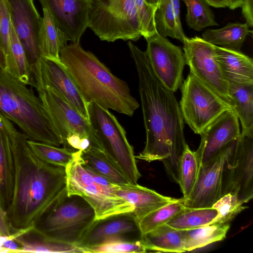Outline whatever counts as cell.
I'll list each match as a JSON object with an SVG mask.
<instances>
[{
  "instance_id": "obj_1",
  "label": "cell",
  "mask_w": 253,
  "mask_h": 253,
  "mask_svg": "<svg viewBox=\"0 0 253 253\" xmlns=\"http://www.w3.org/2000/svg\"><path fill=\"white\" fill-rule=\"evenodd\" d=\"M137 71L146 143L135 158L150 162L163 161L169 179L177 183L180 158L187 144L184 122L174 92L156 77L145 51L128 42Z\"/></svg>"
},
{
  "instance_id": "obj_2",
  "label": "cell",
  "mask_w": 253,
  "mask_h": 253,
  "mask_svg": "<svg viewBox=\"0 0 253 253\" xmlns=\"http://www.w3.org/2000/svg\"><path fill=\"white\" fill-rule=\"evenodd\" d=\"M14 165L11 202L5 214L16 233L33 226L35 221L67 190L65 168L37 157L28 138L8 119L6 121Z\"/></svg>"
},
{
  "instance_id": "obj_3",
  "label": "cell",
  "mask_w": 253,
  "mask_h": 253,
  "mask_svg": "<svg viewBox=\"0 0 253 253\" xmlns=\"http://www.w3.org/2000/svg\"><path fill=\"white\" fill-rule=\"evenodd\" d=\"M60 59L86 103L94 102L130 117L139 107L127 84L114 75L92 53L84 50L80 42L64 46Z\"/></svg>"
},
{
  "instance_id": "obj_4",
  "label": "cell",
  "mask_w": 253,
  "mask_h": 253,
  "mask_svg": "<svg viewBox=\"0 0 253 253\" xmlns=\"http://www.w3.org/2000/svg\"><path fill=\"white\" fill-rule=\"evenodd\" d=\"M0 69V112L29 140L60 147L62 142L39 96Z\"/></svg>"
},
{
  "instance_id": "obj_5",
  "label": "cell",
  "mask_w": 253,
  "mask_h": 253,
  "mask_svg": "<svg viewBox=\"0 0 253 253\" xmlns=\"http://www.w3.org/2000/svg\"><path fill=\"white\" fill-rule=\"evenodd\" d=\"M96 219L89 203L64 192L42 214L33 227L47 238L77 246Z\"/></svg>"
},
{
  "instance_id": "obj_6",
  "label": "cell",
  "mask_w": 253,
  "mask_h": 253,
  "mask_svg": "<svg viewBox=\"0 0 253 253\" xmlns=\"http://www.w3.org/2000/svg\"><path fill=\"white\" fill-rule=\"evenodd\" d=\"M82 151L77 150L73 159L65 167L68 195L83 197L93 208L96 219L125 212L133 209L118 197L114 184L84 164Z\"/></svg>"
},
{
  "instance_id": "obj_7",
  "label": "cell",
  "mask_w": 253,
  "mask_h": 253,
  "mask_svg": "<svg viewBox=\"0 0 253 253\" xmlns=\"http://www.w3.org/2000/svg\"><path fill=\"white\" fill-rule=\"evenodd\" d=\"M89 122L104 152L132 184L141 177L132 146L125 129L108 109L87 103Z\"/></svg>"
},
{
  "instance_id": "obj_8",
  "label": "cell",
  "mask_w": 253,
  "mask_h": 253,
  "mask_svg": "<svg viewBox=\"0 0 253 253\" xmlns=\"http://www.w3.org/2000/svg\"><path fill=\"white\" fill-rule=\"evenodd\" d=\"M88 28L101 41H136L142 36L133 0H89Z\"/></svg>"
},
{
  "instance_id": "obj_9",
  "label": "cell",
  "mask_w": 253,
  "mask_h": 253,
  "mask_svg": "<svg viewBox=\"0 0 253 253\" xmlns=\"http://www.w3.org/2000/svg\"><path fill=\"white\" fill-rule=\"evenodd\" d=\"M182 117L193 132L200 134L233 106L189 73L180 86Z\"/></svg>"
},
{
  "instance_id": "obj_10",
  "label": "cell",
  "mask_w": 253,
  "mask_h": 253,
  "mask_svg": "<svg viewBox=\"0 0 253 253\" xmlns=\"http://www.w3.org/2000/svg\"><path fill=\"white\" fill-rule=\"evenodd\" d=\"M36 90L60 136L63 147L70 148L67 137L71 134L77 133L82 137H87L91 147L104 151L87 119L51 87L45 86Z\"/></svg>"
},
{
  "instance_id": "obj_11",
  "label": "cell",
  "mask_w": 253,
  "mask_h": 253,
  "mask_svg": "<svg viewBox=\"0 0 253 253\" xmlns=\"http://www.w3.org/2000/svg\"><path fill=\"white\" fill-rule=\"evenodd\" d=\"M235 195L243 204L253 197V135L241 133L224 165L222 196Z\"/></svg>"
},
{
  "instance_id": "obj_12",
  "label": "cell",
  "mask_w": 253,
  "mask_h": 253,
  "mask_svg": "<svg viewBox=\"0 0 253 253\" xmlns=\"http://www.w3.org/2000/svg\"><path fill=\"white\" fill-rule=\"evenodd\" d=\"M183 43L190 73L232 105L228 84L214 57V45L198 37L188 38Z\"/></svg>"
},
{
  "instance_id": "obj_13",
  "label": "cell",
  "mask_w": 253,
  "mask_h": 253,
  "mask_svg": "<svg viewBox=\"0 0 253 253\" xmlns=\"http://www.w3.org/2000/svg\"><path fill=\"white\" fill-rule=\"evenodd\" d=\"M145 39V52L154 74L167 88L176 91L183 81L186 64L183 51L158 33Z\"/></svg>"
},
{
  "instance_id": "obj_14",
  "label": "cell",
  "mask_w": 253,
  "mask_h": 253,
  "mask_svg": "<svg viewBox=\"0 0 253 253\" xmlns=\"http://www.w3.org/2000/svg\"><path fill=\"white\" fill-rule=\"evenodd\" d=\"M31 67L32 86L36 89L51 87L89 121L87 103L60 59L42 57Z\"/></svg>"
},
{
  "instance_id": "obj_15",
  "label": "cell",
  "mask_w": 253,
  "mask_h": 253,
  "mask_svg": "<svg viewBox=\"0 0 253 253\" xmlns=\"http://www.w3.org/2000/svg\"><path fill=\"white\" fill-rule=\"evenodd\" d=\"M238 138L231 142L213 159L199 167L196 181L191 193L187 198H182L185 207L191 209L211 208L222 197L224 165Z\"/></svg>"
},
{
  "instance_id": "obj_16",
  "label": "cell",
  "mask_w": 253,
  "mask_h": 253,
  "mask_svg": "<svg viewBox=\"0 0 253 253\" xmlns=\"http://www.w3.org/2000/svg\"><path fill=\"white\" fill-rule=\"evenodd\" d=\"M11 24L20 41L31 66L42 57L39 36L42 17L34 0H5Z\"/></svg>"
},
{
  "instance_id": "obj_17",
  "label": "cell",
  "mask_w": 253,
  "mask_h": 253,
  "mask_svg": "<svg viewBox=\"0 0 253 253\" xmlns=\"http://www.w3.org/2000/svg\"><path fill=\"white\" fill-rule=\"evenodd\" d=\"M113 239L142 240V235L138 222L131 212L95 220L77 246L82 250Z\"/></svg>"
},
{
  "instance_id": "obj_18",
  "label": "cell",
  "mask_w": 253,
  "mask_h": 253,
  "mask_svg": "<svg viewBox=\"0 0 253 253\" xmlns=\"http://www.w3.org/2000/svg\"><path fill=\"white\" fill-rule=\"evenodd\" d=\"M240 134L239 119L233 108L226 111L200 134V143L195 151L200 166L215 158Z\"/></svg>"
},
{
  "instance_id": "obj_19",
  "label": "cell",
  "mask_w": 253,
  "mask_h": 253,
  "mask_svg": "<svg viewBox=\"0 0 253 253\" xmlns=\"http://www.w3.org/2000/svg\"><path fill=\"white\" fill-rule=\"evenodd\" d=\"M50 12L68 41L80 42L88 28L89 0H39Z\"/></svg>"
},
{
  "instance_id": "obj_20",
  "label": "cell",
  "mask_w": 253,
  "mask_h": 253,
  "mask_svg": "<svg viewBox=\"0 0 253 253\" xmlns=\"http://www.w3.org/2000/svg\"><path fill=\"white\" fill-rule=\"evenodd\" d=\"M115 192L133 208L131 213L137 222L151 211L177 199L162 195L137 183L116 185Z\"/></svg>"
},
{
  "instance_id": "obj_21",
  "label": "cell",
  "mask_w": 253,
  "mask_h": 253,
  "mask_svg": "<svg viewBox=\"0 0 253 253\" xmlns=\"http://www.w3.org/2000/svg\"><path fill=\"white\" fill-rule=\"evenodd\" d=\"M214 57L229 84H253V58L242 53L214 45Z\"/></svg>"
},
{
  "instance_id": "obj_22",
  "label": "cell",
  "mask_w": 253,
  "mask_h": 253,
  "mask_svg": "<svg viewBox=\"0 0 253 253\" xmlns=\"http://www.w3.org/2000/svg\"><path fill=\"white\" fill-rule=\"evenodd\" d=\"M6 118L0 112V205L5 212L13 194L14 165Z\"/></svg>"
},
{
  "instance_id": "obj_23",
  "label": "cell",
  "mask_w": 253,
  "mask_h": 253,
  "mask_svg": "<svg viewBox=\"0 0 253 253\" xmlns=\"http://www.w3.org/2000/svg\"><path fill=\"white\" fill-rule=\"evenodd\" d=\"M41 5L43 12L39 36V48L41 56L53 59H60V50L67 44L68 40L48 9L44 5Z\"/></svg>"
},
{
  "instance_id": "obj_24",
  "label": "cell",
  "mask_w": 253,
  "mask_h": 253,
  "mask_svg": "<svg viewBox=\"0 0 253 253\" xmlns=\"http://www.w3.org/2000/svg\"><path fill=\"white\" fill-rule=\"evenodd\" d=\"M13 237L21 247V253H83L78 247L49 239L33 227Z\"/></svg>"
},
{
  "instance_id": "obj_25",
  "label": "cell",
  "mask_w": 253,
  "mask_h": 253,
  "mask_svg": "<svg viewBox=\"0 0 253 253\" xmlns=\"http://www.w3.org/2000/svg\"><path fill=\"white\" fill-rule=\"evenodd\" d=\"M249 27L246 23H228L220 29L206 30L202 38L212 45L240 51L247 37L252 35Z\"/></svg>"
},
{
  "instance_id": "obj_26",
  "label": "cell",
  "mask_w": 253,
  "mask_h": 253,
  "mask_svg": "<svg viewBox=\"0 0 253 253\" xmlns=\"http://www.w3.org/2000/svg\"><path fill=\"white\" fill-rule=\"evenodd\" d=\"M231 104L239 121L242 134L253 135V84L228 85Z\"/></svg>"
},
{
  "instance_id": "obj_27",
  "label": "cell",
  "mask_w": 253,
  "mask_h": 253,
  "mask_svg": "<svg viewBox=\"0 0 253 253\" xmlns=\"http://www.w3.org/2000/svg\"><path fill=\"white\" fill-rule=\"evenodd\" d=\"M147 251L185 252L181 231L164 224L142 235Z\"/></svg>"
},
{
  "instance_id": "obj_28",
  "label": "cell",
  "mask_w": 253,
  "mask_h": 253,
  "mask_svg": "<svg viewBox=\"0 0 253 253\" xmlns=\"http://www.w3.org/2000/svg\"><path fill=\"white\" fill-rule=\"evenodd\" d=\"M229 228V223H212L195 229L180 230L184 250H195L223 240Z\"/></svg>"
},
{
  "instance_id": "obj_29",
  "label": "cell",
  "mask_w": 253,
  "mask_h": 253,
  "mask_svg": "<svg viewBox=\"0 0 253 253\" xmlns=\"http://www.w3.org/2000/svg\"><path fill=\"white\" fill-rule=\"evenodd\" d=\"M81 156L84 164L111 183L116 185L131 183L104 151L90 147L82 151Z\"/></svg>"
},
{
  "instance_id": "obj_30",
  "label": "cell",
  "mask_w": 253,
  "mask_h": 253,
  "mask_svg": "<svg viewBox=\"0 0 253 253\" xmlns=\"http://www.w3.org/2000/svg\"><path fill=\"white\" fill-rule=\"evenodd\" d=\"M10 32L11 56L7 63L6 72L26 85H32L31 65L24 47L11 24Z\"/></svg>"
},
{
  "instance_id": "obj_31",
  "label": "cell",
  "mask_w": 253,
  "mask_h": 253,
  "mask_svg": "<svg viewBox=\"0 0 253 253\" xmlns=\"http://www.w3.org/2000/svg\"><path fill=\"white\" fill-rule=\"evenodd\" d=\"M217 214V211L212 208H188L166 224L176 230H190L211 224Z\"/></svg>"
},
{
  "instance_id": "obj_32",
  "label": "cell",
  "mask_w": 253,
  "mask_h": 253,
  "mask_svg": "<svg viewBox=\"0 0 253 253\" xmlns=\"http://www.w3.org/2000/svg\"><path fill=\"white\" fill-rule=\"evenodd\" d=\"M199 167L195 152L192 151L186 144L179 161L177 182L184 199L189 196L194 186Z\"/></svg>"
},
{
  "instance_id": "obj_33",
  "label": "cell",
  "mask_w": 253,
  "mask_h": 253,
  "mask_svg": "<svg viewBox=\"0 0 253 253\" xmlns=\"http://www.w3.org/2000/svg\"><path fill=\"white\" fill-rule=\"evenodd\" d=\"M187 208L183 204L182 198H181L151 211L138 222L142 235L166 224Z\"/></svg>"
},
{
  "instance_id": "obj_34",
  "label": "cell",
  "mask_w": 253,
  "mask_h": 253,
  "mask_svg": "<svg viewBox=\"0 0 253 253\" xmlns=\"http://www.w3.org/2000/svg\"><path fill=\"white\" fill-rule=\"evenodd\" d=\"M187 7L185 21L190 28L201 31L218 24L213 13L205 0H182Z\"/></svg>"
},
{
  "instance_id": "obj_35",
  "label": "cell",
  "mask_w": 253,
  "mask_h": 253,
  "mask_svg": "<svg viewBox=\"0 0 253 253\" xmlns=\"http://www.w3.org/2000/svg\"><path fill=\"white\" fill-rule=\"evenodd\" d=\"M27 143L34 153L42 161L54 165L66 167L73 159L77 150L60 147L27 139Z\"/></svg>"
},
{
  "instance_id": "obj_36",
  "label": "cell",
  "mask_w": 253,
  "mask_h": 253,
  "mask_svg": "<svg viewBox=\"0 0 253 253\" xmlns=\"http://www.w3.org/2000/svg\"><path fill=\"white\" fill-rule=\"evenodd\" d=\"M82 251L83 253H138L147 252L142 239L137 241L110 239L98 246L83 248Z\"/></svg>"
},
{
  "instance_id": "obj_37",
  "label": "cell",
  "mask_w": 253,
  "mask_h": 253,
  "mask_svg": "<svg viewBox=\"0 0 253 253\" xmlns=\"http://www.w3.org/2000/svg\"><path fill=\"white\" fill-rule=\"evenodd\" d=\"M237 197L230 193L219 198L212 206L217 211V214L212 223H229L240 212L248 208L243 206Z\"/></svg>"
},
{
  "instance_id": "obj_38",
  "label": "cell",
  "mask_w": 253,
  "mask_h": 253,
  "mask_svg": "<svg viewBox=\"0 0 253 253\" xmlns=\"http://www.w3.org/2000/svg\"><path fill=\"white\" fill-rule=\"evenodd\" d=\"M139 21L142 36L145 39L158 33L155 23L156 7L148 4L145 0H133Z\"/></svg>"
},
{
  "instance_id": "obj_39",
  "label": "cell",
  "mask_w": 253,
  "mask_h": 253,
  "mask_svg": "<svg viewBox=\"0 0 253 253\" xmlns=\"http://www.w3.org/2000/svg\"><path fill=\"white\" fill-rule=\"evenodd\" d=\"M10 24L6 2L0 0V45L5 55L6 66L11 56Z\"/></svg>"
},
{
  "instance_id": "obj_40",
  "label": "cell",
  "mask_w": 253,
  "mask_h": 253,
  "mask_svg": "<svg viewBox=\"0 0 253 253\" xmlns=\"http://www.w3.org/2000/svg\"><path fill=\"white\" fill-rule=\"evenodd\" d=\"M16 234L7 220L5 212L0 205V237H9Z\"/></svg>"
},
{
  "instance_id": "obj_41",
  "label": "cell",
  "mask_w": 253,
  "mask_h": 253,
  "mask_svg": "<svg viewBox=\"0 0 253 253\" xmlns=\"http://www.w3.org/2000/svg\"><path fill=\"white\" fill-rule=\"evenodd\" d=\"M0 247L1 252L21 253V247L13 236L4 237L0 243Z\"/></svg>"
},
{
  "instance_id": "obj_42",
  "label": "cell",
  "mask_w": 253,
  "mask_h": 253,
  "mask_svg": "<svg viewBox=\"0 0 253 253\" xmlns=\"http://www.w3.org/2000/svg\"><path fill=\"white\" fill-rule=\"evenodd\" d=\"M253 0H243L241 5L242 14L249 27L253 25Z\"/></svg>"
},
{
  "instance_id": "obj_43",
  "label": "cell",
  "mask_w": 253,
  "mask_h": 253,
  "mask_svg": "<svg viewBox=\"0 0 253 253\" xmlns=\"http://www.w3.org/2000/svg\"><path fill=\"white\" fill-rule=\"evenodd\" d=\"M82 137L78 134H70L66 139L69 147L75 150H79Z\"/></svg>"
},
{
  "instance_id": "obj_44",
  "label": "cell",
  "mask_w": 253,
  "mask_h": 253,
  "mask_svg": "<svg viewBox=\"0 0 253 253\" xmlns=\"http://www.w3.org/2000/svg\"><path fill=\"white\" fill-rule=\"evenodd\" d=\"M209 5L216 8H225L228 7L226 0H205Z\"/></svg>"
},
{
  "instance_id": "obj_45",
  "label": "cell",
  "mask_w": 253,
  "mask_h": 253,
  "mask_svg": "<svg viewBox=\"0 0 253 253\" xmlns=\"http://www.w3.org/2000/svg\"><path fill=\"white\" fill-rule=\"evenodd\" d=\"M90 141L87 137H82L79 150L85 151L90 147Z\"/></svg>"
},
{
  "instance_id": "obj_46",
  "label": "cell",
  "mask_w": 253,
  "mask_h": 253,
  "mask_svg": "<svg viewBox=\"0 0 253 253\" xmlns=\"http://www.w3.org/2000/svg\"><path fill=\"white\" fill-rule=\"evenodd\" d=\"M228 7L232 10L235 9L241 6L243 0H226Z\"/></svg>"
},
{
  "instance_id": "obj_47",
  "label": "cell",
  "mask_w": 253,
  "mask_h": 253,
  "mask_svg": "<svg viewBox=\"0 0 253 253\" xmlns=\"http://www.w3.org/2000/svg\"><path fill=\"white\" fill-rule=\"evenodd\" d=\"M6 60L4 53L0 45V69L6 72Z\"/></svg>"
},
{
  "instance_id": "obj_48",
  "label": "cell",
  "mask_w": 253,
  "mask_h": 253,
  "mask_svg": "<svg viewBox=\"0 0 253 253\" xmlns=\"http://www.w3.org/2000/svg\"><path fill=\"white\" fill-rule=\"evenodd\" d=\"M145 1L149 5L154 7H157L161 0H145Z\"/></svg>"
}]
</instances>
